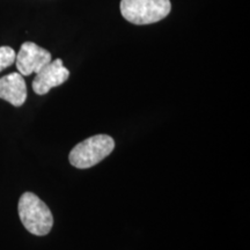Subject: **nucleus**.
Returning a JSON list of instances; mask_svg holds the SVG:
<instances>
[{
    "label": "nucleus",
    "mask_w": 250,
    "mask_h": 250,
    "mask_svg": "<svg viewBox=\"0 0 250 250\" xmlns=\"http://www.w3.org/2000/svg\"><path fill=\"white\" fill-rule=\"evenodd\" d=\"M70 77V71L62 65L61 58L51 61L36 73L33 90L37 95H45L49 90L62 85Z\"/></svg>",
    "instance_id": "obj_5"
},
{
    "label": "nucleus",
    "mask_w": 250,
    "mask_h": 250,
    "mask_svg": "<svg viewBox=\"0 0 250 250\" xmlns=\"http://www.w3.org/2000/svg\"><path fill=\"white\" fill-rule=\"evenodd\" d=\"M50 62H51V54L48 50L41 48L33 42H24L15 57V64L19 73L26 77L37 73Z\"/></svg>",
    "instance_id": "obj_4"
},
{
    "label": "nucleus",
    "mask_w": 250,
    "mask_h": 250,
    "mask_svg": "<svg viewBox=\"0 0 250 250\" xmlns=\"http://www.w3.org/2000/svg\"><path fill=\"white\" fill-rule=\"evenodd\" d=\"M0 99L14 107H21L26 102L27 86L22 74L14 72L0 78Z\"/></svg>",
    "instance_id": "obj_6"
},
{
    "label": "nucleus",
    "mask_w": 250,
    "mask_h": 250,
    "mask_svg": "<svg viewBox=\"0 0 250 250\" xmlns=\"http://www.w3.org/2000/svg\"><path fill=\"white\" fill-rule=\"evenodd\" d=\"M17 54L11 46H0V72L14 64Z\"/></svg>",
    "instance_id": "obj_7"
},
{
    "label": "nucleus",
    "mask_w": 250,
    "mask_h": 250,
    "mask_svg": "<svg viewBox=\"0 0 250 250\" xmlns=\"http://www.w3.org/2000/svg\"><path fill=\"white\" fill-rule=\"evenodd\" d=\"M115 148V142L108 134H96L77 144L68 155V160L78 169H87L107 158Z\"/></svg>",
    "instance_id": "obj_2"
},
{
    "label": "nucleus",
    "mask_w": 250,
    "mask_h": 250,
    "mask_svg": "<svg viewBox=\"0 0 250 250\" xmlns=\"http://www.w3.org/2000/svg\"><path fill=\"white\" fill-rule=\"evenodd\" d=\"M19 217L28 232L44 236L54 226V217L49 206L33 192H24L19 199Z\"/></svg>",
    "instance_id": "obj_1"
},
{
    "label": "nucleus",
    "mask_w": 250,
    "mask_h": 250,
    "mask_svg": "<svg viewBox=\"0 0 250 250\" xmlns=\"http://www.w3.org/2000/svg\"><path fill=\"white\" fill-rule=\"evenodd\" d=\"M170 0H122L121 13L133 24H151L170 13Z\"/></svg>",
    "instance_id": "obj_3"
}]
</instances>
